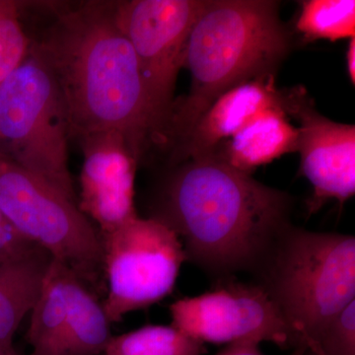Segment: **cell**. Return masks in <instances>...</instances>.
Masks as SVG:
<instances>
[{"instance_id": "1", "label": "cell", "mask_w": 355, "mask_h": 355, "mask_svg": "<svg viewBox=\"0 0 355 355\" xmlns=\"http://www.w3.org/2000/svg\"><path fill=\"white\" fill-rule=\"evenodd\" d=\"M175 167L153 217L174 231L187 261L212 277L254 275L291 224V198L214 155Z\"/></svg>"}, {"instance_id": "2", "label": "cell", "mask_w": 355, "mask_h": 355, "mask_svg": "<svg viewBox=\"0 0 355 355\" xmlns=\"http://www.w3.org/2000/svg\"><path fill=\"white\" fill-rule=\"evenodd\" d=\"M116 1H86L58 14L32 44L57 83L69 139L116 130L140 162L153 144L137 57L116 19Z\"/></svg>"}, {"instance_id": "3", "label": "cell", "mask_w": 355, "mask_h": 355, "mask_svg": "<svg viewBox=\"0 0 355 355\" xmlns=\"http://www.w3.org/2000/svg\"><path fill=\"white\" fill-rule=\"evenodd\" d=\"M291 37L272 0H207L191 28L183 58L191 88L173 104L160 146L174 151L219 96L240 84L275 76Z\"/></svg>"}, {"instance_id": "4", "label": "cell", "mask_w": 355, "mask_h": 355, "mask_svg": "<svg viewBox=\"0 0 355 355\" xmlns=\"http://www.w3.org/2000/svg\"><path fill=\"white\" fill-rule=\"evenodd\" d=\"M254 275L299 343L313 342L331 318L355 300L354 236L289 224Z\"/></svg>"}, {"instance_id": "5", "label": "cell", "mask_w": 355, "mask_h": 355, "mask_svg": "<svg viewBox=\"0 0 355 355\" xmlns=\"http://www.w3.org/2000/svg\"><path fill=\"white\" fill-rule=\"evenodd\" d=\"M69 139L60 90L31 46L24 62L0 83V150L76 202Z\"/></svg>"}, {"instance_id": "6", "label": "cell", "mask_w": 355, "mask_h": 355, "mask_svg": "<svg viewBox=\"0 0 355 355\" xmlns=\"http://www.w3.org/2000/svg\"><path fill=\"white\" fill-rule=\"evenodd\" d=\"M0 212L25 240L88 286L103 273L100 234L73 200L0 150Z\"/></svg>"}, {"instance_id": "7", "label": "cell", "mask_w": 355, "mask_h": 355, "mask_svg": "<svg viewBox=\"0 0 355 355\" xmlns=\"http://www.w3.org/2000/svg\"><path fill=\"white\" fill-rule=\"evenodd\" d=\"M107 294L102 303L111 324L169 295L187 261L171 228L150 217H135L100 235Z\"/></svg>"}, {"instance_id": "8", "label": "cell", "mask_w": 355, "mask_h": 355, "mask_svg": "<svg viewBox=\"0 0 355 355\" xmlns=\"http://www.w3.org/2000/svg\"><path fill=\"white\" fill-rule=\"evenodd\" d=\"M207 0L116 1V19L132 44L146 90L153 144L161 146L187 42Z\"/></svg>"}, {"instance_id": "9", "label": "cell", "mask_w": 355, "mask_h": 355, "mask_svg": "<svg viewBox=\"0 0 355 355\" xmlns=\"http://www.w3.org/2000/svg\"><path fill=\"white\" fill-rule=\"evenodd\" d=\"M214 291L175 301L170 306L171 326L205 343L246 342L294 347L297 336L272 299L258 284L218 280Z\"/></svg>"}, {"instance_id": "10", "label": "cell", "mask_w": 355, "mask_h": 355, "mask_svg": "<svg viewBox=\"0 0 355 355\" xmlns=\"http://www.w3.org/2000/svg\"><path fill=\"white\" fill-rule=\"evenodd\" d=\"M287 116L299 121L300 171L312 186L309 214L336 200L343 205L355 193V127L318 113L302 86L282 91Z\"/></svg>"}, {"instance_id": "11", "label": "cell", "mask_w": 355, "mask_h": 355, "mask_svg": "<svg viewBox=\"0 0 355 355\" xmlns=\"http://www.w3.org/2000/svg\"><path fill=\"white\" fill-rule=\"evenodd\" d=\"M83 153L80 176L81 212L98 224L100 235L137 217L135 182L139 161L127 139L116 130L78 139Z\"/></svg>"}, {"instance_id": "12", "label": "cell", "mask_w": 355, "mask_h": 355, "mask_svg": "<svg viewBox=\"0 0 355 355\" xmlns=\"http://www.w3.org/2000/svg\"><path fill=\"white\" fill-rule=\"evenodd\" d=\"M275 76L258 77L219 96L183 144L172 151L171 164L177 166L190 159L214 155L220 144L242 130L257 114L268 109H284L282 91L275 87Z\"/></svg>"}, {"instance_id": "13", "label": "cell", "mask_w": 355, "mask_h": 355, "mask_svg": "<svg viewBox=\"0 0 355 355\" xmlns=\"http://www.w3.org/2000/svg\"><path fill=\"white\" fill-rule=\"evenodd\" d=\"M298 128L282 108L265 110L218 146L214 156L229 166L251 174L286 154L297 153Z\"/></svg>"}, {"instance_id": "14", "label": "cell", "mask_w": 355, "mask_h": 355, "mask_svg": "<svg viewBox=\"0 0 355 355\" xmlns=\"http://www.w3.org/2000/svg\"><path fill=\"white\" fill-rule=\"evenodd\" d=\"M42 248L0 261V347H11L16 331L31 312L51 261Z\"/></svg>"}, {"instance_id": "15", "label": "cell", "mask_w": 355, "mask_h": 355, "mask_svg": "<svg viewBox=\"0 0 355 355\" xmlns=\"http://www.w3.org/2000/svg\"><path fill=\"white\" fill-rule=\"evenodd\" d=\"M112 336L111 322L103 304L76 277L64 329L51 355H100Z\"/></svg>"}, {"instance_id": "16", "label": "cell", "mask_w": 355, "mask_h": 355, "mask_svg": "<svg viewBox=\"0 0 355 355\" xmlns=\"http://www.w3.org/2000/svg\"><path fill=\"white\" fill-rule=\"evenodd\" d=\"M76 275L62 261L51 259L31 310L27 340L31 355H51L69 313L70 291Z\"/></svg>"}, {"instance_id": "17", "label": "cell", "mask_w": 355, "mask_h": 355, "mask_svg": "<svg viewBox=\"0 0 355 355\" xmlns=\"http://www.w3.org/2000/svg\"><path fill=\"white\" fill-rule=\"evenodd\" d=\"M205 352V343L171 324H149L112 336L100 355H203Z\"/></svg>"}, {"instance_id": "18", "label": "cell", "mask_w": 355, "mask_h": 355, "mask_svg": "<svg viewBox=\"0 0 355 355\" xmlns=\"http://www.w3.org/2000/svg\"><path fill=\"white\" fill-rule=\"evenodd\" d=\"M295 28L308 42L355 38L354 0L301 2Z\"/></svg>"}, {"instance_id": "19", "label": "cell", "mask_w": 355, "mask_h": 355, "mask_svg": "<svg viewBox=\"0 0 355 355\" xmlns=\"http://www.w3.org/2000/svg\"><path fill=\"white\" fill-rule=\"evenodd\" d=\"M19 2L0 0V83L17 69L31 49L20 22Z\"/></svg>"}, {"instance_id": "20", "label": "cell", "mask_w": 355, "mask_h": 355, "mask_svg": "<svg viewBox=\"0 0 355 355\" xmlns=\"http://www.w3.org/2000/svg\"><path fill=\"white\" fill-rule=\"evenodd\" d=\"M300 343L318 355H355V300L331 318L313 342Z\"/></svg>"}, {"instance_id": "21", "label": "cell", "mask_w": 355, "mask_h": 355, "mask_svg": "<svg viewBox=\"0 0 355 355\" xmlns=\"http://www.w3.org/2000/svg\"><path fill=\"white\" fill-rule=\"evenodd\" d=\"M37 248L40 247L21 237L12 228H0V261L19 258Z\"/></svg>"}, {"instance_id": "22", "label": "cell", "mask_w": 355, "mask_h": 355, "mask_svg": "<svg viewBox=\"0 0 355 355\" xmlns=\"http://www.w3.org/2000/svg\"><path fill=\"white\" fill-rule=\"evenodd\" d=\"M216 355H263L260 350V343L256 342H239L226 345Z\"/></svg>"}, {"instance_id": "23", "label": "cell", "mask_w": 355, "mask_h": 355, "mask_svg": "<svg viewBox=\"0 0 355 355\" xmlns=\"http://www.w3.org/2000/svg\"><path fill=\"white\" fill-rule=\"evenodd\" d=\"M347 67L349 80L352 85L355 84V38L349 40L347 51Z\"/></svg>"}, {"instance_id": "24", "label": "cell", "mask_w": 355, "mask_h": 355, "mask_svg": "<svg viewBox=\"0 0 355 355\" xmlns=\"http://www.w3.org/2000/svg\"><path fill=\"white\" fill-rule=\"evenodd\" d=\"M0 355H17L13 345L11 347H0Z\"/></svg>"}]
</instances>
